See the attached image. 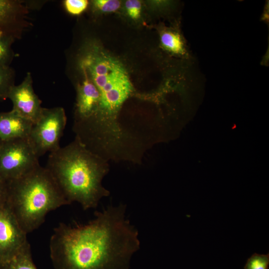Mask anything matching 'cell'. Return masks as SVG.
I'll list each match as a JSON object with an SVG mask.
<instances>
[{
    "label": "cell",
    "mask_w": 269,
    "mask_h": 269,
    "mask_svg": "<svg viewBox=\"0 0 269 269\" xmlns=\"http://www.w3.org/2000/svg\"><path fill=\"white\" fill-rule=\"evenodd\" d=\"M124 204L110 205L85 224L60 223L50 239L56 269H127L138 250L137 230L127 219Z\"/></svg>",
    "instance_id": "cell-1"
},
{
    "label": "cell",
    "mask_w": 269,
    "mask_h": 269,
    "mask_svg": "<svg viewBox=\"0 0 269 269\" xmlns=\"http://www.w3.org/2000/svg\"><path fill=\"white\" fill-rule=\"evenodd\" d=\"M79 66L86 72L100 96L97 111L79 125V133L92 144L104 148H119L124 134L118 121L119 113L134 92L129 75L120 61L95 42L84 45Z\"/></svg>",
    "instance_id": "cell-2"
},
{
    "label": "cell",
    "mask_w": 269,
    "mask_h": 269,
    "mask_svg": "<svg viewBox=\"0 0 269 269\" xmlns=\"http://www.w3.org/2000/svg\"><path fill=\"white\" fill-rule=\"evenodd\" d=\"M45 167L69 204L77 202L84 210L95 208L110 194L102 185L108 171L105 159L76 138L49 153Z\"/></svg>",
    "instance_id": "cell-3"
},
{
    "label": "cell",
    "mask_w": 269,
    "mask_h": 269,
    "mask_svg": "<svg viewBox=\"0 0 269 269\" xmlns=\"http://www.w3.org/2000/svg\"><path fill=\"white\" fill-rule=\"evenodd\" d=\"M7 185V204L27 234L40 227L49 212L69 204L49 171L40 165Z\"/></svg>",
    "instance_id": "cell-4"
},
{
    "label": "cell",
    "mask_w": 269,
    "mask_h": 269,
    "mask_svg": "<svg viewBox=\"0 0 269 269\" xmlns=\"http://www.w3.org/2000/svg\"><path fill=\"white\" fill-rule=\"evenodd\" d=\"M28 137L1 141L0 178L8 182L30 172L40 164Z\"/></svg>",
    "instance_id": "cell-5"
},
{
    "label": "cell",
    "mask_w": 269,
    "mask_h": 269,
    "mask_svg": "<svg viewBox=\"0 0 269 269\" xmlns=\"http://www.w3.org/2000/svg\"><path fill=\"white\" fill-rule=\"evenodd\" d=\"M66 123L67 117L62 107L43 108L38 119L32 124L28 136L39 157L60 147V140Z\"/></svg>",
    "instance_id": "cell-6"
},
{
    "label": "cell",
    "mask_w": 269,
    "mask_h": 269,
    "mask_svg": "<svg viewBox=\"0 0 269 269\" xmlns=\"http://www.w3.org/2000/svg\"><path fill=\"white\" fill-rule=\"evenodd\" d=\"M26 235L7 202L0 209V264L13 258L29 244Z\"/></svg>",
    "instance_id": "cell-7"
},
{
    "label": "cell",
    "mask_w": 269,
    "mask_h": 269,
    "mask_svg": "<svg viewBox=\"0 0 269 269\" xmlns=\"http://www.w3.org/2000/svg\"><path fill=\"white\" fill-rule=\"evenodd\" d=\"M7 98L12 103V110L34 124L38 119L43 107L41 101L32 87L31 74L28 73L22 82L14 85L10 89Z\"/></svg>",
    "instance_id": "cell-8"
},
{
    "label": "cell",
    "mask_w": 269,
    "mask_h": 269,
    "mask_svg": "<svg viewBox=\"0 0 269 269\" xmlns=\"http://www.w3.org/2000/svg\"><path fill=\"white\" fill-rule=\"evenodd\" d=\"M80 69L83 78L77 85L74 125L82 123L92 117L98 110L100 99L96 86L86 72Z\"/></svg>",
    "instance_id": "cell-9"
},
{
    "label": "cell",
    "mask_w": 269,
    "mask_h": 269,
    "mask_svg": "<svg viewBox=\"0 0 269 269\" xmlns=\"http://www.w3.org/2000/svg\"><path fill=\"white\" fill-rule=\"evenodd\" d=\"M32 124L12 110L0 113V140L28 137Z\"/></svg>",
    "instance_id": "cell-10"
},
{
    "label": "cell",
    "mask_w": 269,
    "mask_h": 269,
    "mask_svg": "<svg viewBox=\"0 0 269 269\" xmlns=\"http://www.w3.org/2000/svg\"><path fill=\"white\" fill-rule=\"evenodd\" d=\"M23 11V7L18 1L0 0V36L16 37L21 27Z\"/></svg>",
    "instance_id": "cell-11"
},
{
    "label": "cell",
    "mask_w": 269,
    "mask_h": 269,
    "mask_svg": "<svg viewBox=\"0 0 269 269\" xmlns=\"http://www.w3.org/2000/svg\"><path fill=\"white\" fill-rule=\"evenodd\" d=\"M161 47L169 53L183 58L190 55L185 39L178 30L172 28H162L159 33Z\"/></svg>",
    "instance_id": "cell-12"
},
{
    "label": "cell",
    "mask_w": 269,
    "mask_h": 269,
    "mask_svg": "<svg viewBox=\"0 0 269 269\" xmlns=\"http://www.w3.org/2000/svg\"><path fill=\"white\" fill-rule=\"evenodd\" d=\"M0 269H37L32 261L29 243L13 258L0 264Z\"/></svg>",
    "instance_id": "cell-13"
},
{
    "label": "cell",
    "mask_w": 269,
    "mask_h": 269,
    "mask_svg": "<svg viewBox=\"0 0 269 269\" xmlns=\"http://www.w3.org/2000/svg\"><path fill=\"white\" fill-rule=\"evenodd\" d=\"M14 75L9 66H0V102L7 99L8 92L14 85Z\"/></svg>",
    "instance_id": "cell-14"
},
{
    "label": "cell",
    "mask_w": 269,
    "mask_h": 269,
    "mask_svg": "<svg viewBox=\"0 0 269 269\" xmlns=\"http://www.w3.org/2000/svg\"><path fill=\"white\" fill-rule=\"evenodd\" d=\"M14 37L0 35V66H9L13 58L11 45Z\"/></svg>",
    "instance_id": "cell-15"
},
{
    "label": "cell",
    "mask_w": 269,
    "mask_h": 269,
    "mask_svg": "<svg viewBox=\"0 0 269 269\" xmlns=\"http://www.w3.org/2000/svg\"><path fill=\"white\" fill-rule=\"evenodd\" d=\"M269 255L263 254H253L245 266V269H268Z\"/></svg>",
    "instance_id": "cell-16"
},
{
    "label": "cell",
    "mask_w": 269,
    "mask_h": 269,
    "mask_svg": "<svg viewBox=\"0 0 269 269\" xmlns=\"http://www.w3.org/2000/svg\"><path fill=\"white\" fill-rule=\"evenodd\" d=\"M92 4L94 10L101 12H114L121 6V2L117 0H95Z\"/></svg>",
    "instance_id": "cell-17"
},
{
    "label": "cell",
    "mask_w": 269,
    "mask_h": 269,
    "mask_svg": "<svg viewBox=\"0 0 269 269\" xmlns=\"http://www.w3.org/2000/svg\"><path fill=\"white\" fill-rule=\"evenodd\" d=\"M88 1L86 0H65L64 5L66 11L73 15L82 13L87 7Z\"/></svg>",
    "instance_id": "cell-18"
},
{
    "label": "cell",
    "mask_w": 269,
    "mask_h": 269,
    "mask_svg": "<svg viewBox=\"0 0 269 269\" xmlns=\"http://www.w3.org/2000/svg\"><path fill=\"white\" fill-rule=\"evenodd\" d=\"M125 6L127 14L131 18L136 20L140 17L141 10V4L139 0H127L125 2Z\"/></svg>",
    "instance_id": "cell-19"
},
{
    "label": "cell",
    "mask_w": 269,
    "mask_h": 269,
    "mask_svg": "<svg viewBox=\"0 0 269 269\" xmlns=\"http://www.w3.org/2000/svg\"><path fill=\"white\" fill-rule=\"evenodd\" d=\"M8 198L7 182L0 178V209L7 203Z\"/></svg>",
    "instance_id": "cell-20"
},
{
    "label": "cell",
    "mask_w": 269,
    "mask_h": 269,
    "mask_svg": "<svg viewBox=\"0 0 269 269\" xmlns=\"http://www.w3.org/2000/svg\"><path fill=\"white\" fill-rule=\"evenodd\" d=\"M1 141V140H0V144Z\"/></svg>",
    "instance_id": "cell-21"
}]
</instances>
